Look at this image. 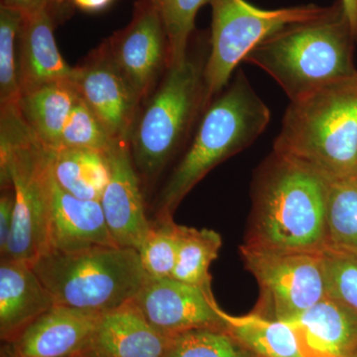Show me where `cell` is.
Listing matches in <instances>:
<instances>
[{
  "label": "cell",
  "mask_w": 357,
  "mask_h": 357,
  "mask_svg": "<svg viewBox=\"0 0 357 357\" xmlns=\"http://www.w3.org/2000/svg\"><path fill=\"white\" fill-rule=\"evenodd\" d=\"M328 184L310 167L273 151L255 174L245 243L281 250H321L328 244Z\"/></svg>",
  "instance_id": "cell-1"
},
{
  "label": "cell",
  "mask_w": 357,
  "mask_h": 357,
  "mask_svg": "<svg viewBox=\"0 0 357 357\" xmlns=\"http://www.w3.org/2000/svg\"><path fill=\"white\" fill-rule=\"evenodd\" d=\"M357 38L337 0L323 15L286 26L257 45L244 62L273 77L290 102L357 74Z\"/></svg>",
  "instance_id": "cell-2"
},
{
  "label": "cell",
  "mask_w": 357,
  "mask_h": 357,
  "mask_svg": "<svg viewBox=\"0 0 357 357\" xmlns=\"http://www.w3.org/2000/svg\"><path fill=\"white\" fill-rule=\"evenodd\" d=\"M274 152L328 182L357 177V74L290 102Z\"/></svg>",
  "instance_id": "cell-3"
},
{
  "label": "cell",
  "mask_w": 357,
  "mask_h": 357,
  "mask_svg": "<svg viewBox=\"0 0 357 357\" xmlns=\"http://www.w3.org/2000/svg\"><path fill=\"white\" fill-rule=\"evenodd\" d=\"M271 114L243 72L204 110L189 149L157 199V217H173L181 202L218 164L243 151L267 128Z\"/></svg>",
  "instance_id": "cell-4"
},
{
  "label": "cell",
  "mask_w": 357,
  "mask_h": 357,
  "mask_svg": "<svg viewBox=\"0 0 357 357\" xmlns=\"http://www.w3.org/2000/svg\"><path fill=\"white\" fill-rule=\"evenodd\" d=\"M0 126V182L14 197L13 234L1 258L32 265L48 251L53 149L35 136L17 107L1 109Z\"/></svg>",
  "instance_id": "cell-5"
},
{
  "label": "cell",
  "mask_w": 357,
  "mask_h": 357,
  "mask_svg": "<svg viewBox=\"0 0 357 357\" xmlns=\"http://www.w3.org/2000/svg\"><path fill=\"white\" fill-rule=\"evenodd\" d=\"M32 267L56 305L95 314L128 304L148 279L138 251L121 246L45 253Z\"/></svg>",
  "instance_id": "cell-6"
},
{
  "label": "cell",
  "mask_w": 357,
  "mask_h": 357,
  "mask_svg": "<svg viewBox=\"0 0 357 357\" xmlns=\"http://www.w3.org/2000/svg\"><path fill=\"white\" fill-rule=\"evenodd\" d=\"M206 58L190 54L169 66L156 91L138 112L129 136L139 176L155 178L177 152L202 110L206 109Z\"/></svg>",
  "instance_id": "cell-7"
},
{
  "label": "cell",
  "mask_w": 357,
  "mask_h": 357,
  "mask_svg": "<svg viewBox=\"0 0 357 357\" xmlns=\"http://www.w3.org/2000/svg\"><path fill=\"white\" fill-rule=\"evenodd\" d=\"M210 53L204 68L206 105L227 88L239 63L257 45L286 26L314 20L328 6L307 4L262 9L246 0H211Z\"/></svg>",
  "instance_id": "cell-8"
},
{
  "label": "cell",
  "mask_w": 357,
  "mask_h": 357,
  "mask_svg": "<svg viewBox=\"0 0 357 357\" xmlns=\"http://www.w3.org/2000/svg\"><path fill=\"white\" fill-rule=\"evenodd\" d=\"M241 253L259 286L256 314L289 321L326 297L321 250H281L244 243Z\"/></svg>",
  "instance_id": "cell-9"
},
{
  "label": "cell",
  "mask_w": 357,
  "mask_h": 357,
  "mask_svg": "<svg viewBox=\"0 0 357 357\" xmlns=\"http://www.w3.org/2000/svg\"><path fill=\"white\" fill-rule=\"evenodd\" d=\"M103 45L141 102L147 100L170 65L165 27L151 0H139L130 23Z\"/></svg>",
  "instance_id": "cell-10"
},
{
  "label": "cell",
  "mask_w": 357,
  "mask_h": 357,
  "mask_svg": "<svg viewBox=\"0 0 357 357\" xmlns=\"http://www.w3.org/2000/svg\"><path fill=\"white\" fill-rule=\"evenodd\" d=\"M131 303L167 337L197 328H225L213 294L173 278L148 277Z\"/></svg>",
  "instance_id": "cell-11"
},
{
  "label": "cell",
  "mask_w": 357,
  "mask_h": 357,
  "mask_svg": "<svg viewBox=\"0 0 357 357\" xmlns=\"http://www.w3.org/2000/svg\"><path fill=\"white\" fill-rule=\"evenodd\" d=\"M73 86L115 141H128L140 109V98L131 88L105 45L84 65L75 68Z\"/></svg>",
  "instance_id": "cell-12"
},
{
  "label": "cell",
  "mask_w": 357,
  "mask_h": 357,
  "mask_svg": "<svg viewBox=\"0 0 357 357\" xmlns=\"http://www.w3.org/2000/svg\"><path fill=\"white\" fill-rule=\"evenodd\" d=\"M107 155L110 177L100 201L105 222L116 245L137 250L151 220L145 211L140 176L128 141H117Z\"/></svg>",
  "instance_id": "cell-13"
},
{
  "label": "cell",
  "mask_w": 357,
  "mask_h": 357,
  "mask_svg": "<svg viewBox=\"0 0 357 357\" xmlns=\"http://www.w3.org/2000/svg\"><path fill=\"white\" fill-rule=\"evenodd\" d=\"M100 314L54 305L6 344V357H77Z\"/></svg>",
  "instance_id": "cell-14"
},
{
  "label": "cell",
  "mask_w": 357,
  "mask_h": 357,
  "mask_svg": "<svg viewBox=\"0 0 357 357\" xmlns=\"http://www.w3.org/2000/svg\"><path fill=\"white\" fill-rule=\"evenodd\" d=\"M172 337L155 330L130 301L100 314L77 357H162Z\"/></svg>",
  "instance_id": "cell-15"
},
{
  "label": "cell",
  "mask_w": 357,
  "mask_h": 357,
  "mask_svg": "<svg viewBox=\"0 0 357 357\" xmlns=\"http://www.w3.org/2000/svg\"><path fill=\"white\" fill-rule=\"evenodd\" d=\"M98 246H119L110 234L102 204L73 196L63 190L52 176L46 253L77 252Z\"/></svg>",
  "instance_id": "cell-16"
},
{
  "label": "cell",
  "mask_w": 357,
  "mask_h": 357,
  "mask_svg": "<svg viewBox=\"0 0 357 357\" xmlns=\"http://www.w3.org/2000/svg\"><path fill=\"white\" fill-rule=\"evenodd\" d=\"M55 304L29 263L1 258L0 337L8 344Z\"/></svg>",
  "instance_id": "cell-17"
},
{
  "label": "cell",
  "mask_w": 357,
  "mask_h": 357,
  "mask_svg": "<svg viewBox=\"0 0 357 357\" xmlns=\"http://www.w3.org/2000/svg\"><path fill=\"white\" fill-rule=\"evenodd\" d=\"M74 70L56 44L52 9L24 17L18 37L21 93L44 84L72 83Z\"/></svg>",
  "instance_id": "cell-18"
},
{
  "label": "cell",
  "mask_w": 357,
  "mask_h": 357,
  "mask_svg": "<svg viewBox=\"0 0 357 357\" xmlns=\"http://www.w3.org/2000/svg\"><path fill=\"white\" fill-rule=\"evenodd\" d=\"M286 323L299 333L307 357L357 351V314L330 296Z\"/></svg>",
  "instance_id": "cell-19"
},
{
  "label": "cell",
  "mask_w": 357,
  "mask_h": 357,
  "mask_svg": "<svg viewBox=\"0 0 357 357\" xmlns=\"http://www.w3.org/2000/svg\"><path fill=\"white\" fill-rule=\"evenodd\" d=\"M77 98L72 83H53L23 91L17 107L35 136L45 146L56 150Z\"/></svg>",
  "instance_id": "cell-20"
},
{
  "label": "cell",
  "mask_w": 357,
  "mask_h": 357,
  "mask_svg": "<svg viewBox=\"0 0 357 357\" xmlns=\"http://www.w3.org/2000/svg\"><path fill=\"white\" fill-rule=\"evenodd\" d=\"M225 330L257 357H307L299 333L286 321L253 312L234 316L218 307Z\"/></svg>",
  "instance_id": "cell-21"
},
{
  "label": "cell",
  "mask_w": 357,
  "mask_h": 357,
  "mask_svg": "<svg viewBox=\"0 0 357 357\" xmlns=\"http://www.w3.org/2000/svg\"><path fill=\"white\" fill-rule=\"evenodd\" d=\"M52 171L63 190L86 201L100 202L110 177L107 153L89 149H53Z\"/></svg>",
  "instance_id": "cell-22"
},
{
  "label": "cell",
  "mask_w": 357,
  "mask_h": 357,
  "mask_svg": "<svg viewBox=\"0 0 357 357\" xmlns=\"http://www.w3.org/2000/svg\"><path fill=\"white\" fill-rule=\"evenodd\" d=\"M222 245V236L215 230L178 225L177 260L172 278L213 294L210 267Z\"/></svg>",
  "instance_id": "cell-23"
},
{
  "label": "cell",
  "mask_w": 357,
  "mask_h": 357,
  "mask_svg": "<svg viewBox=\"0 0 357 357\" xmlns=\"http://www.w3.org/2000/svg\"><path fill=\"white\" fill-rule=\"evenodd\" d=\"M328 244L357 250V177L328 184Z\"/></svg>",
  "instance_id": "cell-24"
},
{
  "label": "cell",
  "mask_w": 357,
  "mask_h": 357,
  "mask_svg": "<svg viewBox=\"0 0 357 357\" xmlns=\"http://www.w3.org/2000/svg\"><path fill=\"white\" fill-rule=\"evenodd\" d=\"M24 14L0 6V105L1 109L17 107L21 96L18 74V37Z\"/></svg>",
  "instance_id": "cell-25"
},
{
  "label": "cell",
  "mask_w": 357,
  "mask_h": 357,
  "mask_svg": "<svg viewBox=\"0 0 357 357\" xmlns=\"http://www.w3.org/2000/svg\"><path fill=\"white\" fill-rule=\"evenodd\" d=\"M178 225L173 217L152 220L146 236L137 249L148 277L172 278L178 248Z\"/></svg>",
  "instance_id": "cell-26"
},
{
  "label": "cell",
  "mask_w": 357,
  "mask_h": 357,
  "mask_svg": "<svg viewBox=\"0 0 357 357\" xmlns=\"http://www.w3.org/2000/svg\"><path fill=\"white\" fill-rule=\"evenodd\" d=\"M162 357H257L225 328H197L171 338Z\"/></svg>",
  "instance_id": "cell-27"
},
{
  "label": "cell",
  "mask_w": 357,
  "mask_h": 357,
  "mask_svg": "<svg viewBox=\"0 0 357 357\" xmlns=\"http://www.w3.org/2000/svg\"><path fill=\"white\" fill-rule=\"evenodd\" d=\"M158 9L168 37L170 65L187 57L195 31V21L201 7L211 0H151ZM169 65V66H170Z\"/></svg>",
  "instance_id": "cell-28"
},
{
  "label": "cell",
  "mask_w": 357,
  "mask_h": 357,
  "mask_svg": "<svg viewBox=\"0 0 357 357\" xmlns=\"http://www.w3.org/2000/svg\"><path fill=\"white\" fill-rule=\"evenodd\" d=\"M321 258L326 295L357 314V251L326 245Z\"/></svg>",
  "instance_id": "cell-29"
},
{
  "label": "cell",
  "mask_w": 357,
  "mask_h": 357,
  "mask_svg": "<svg viewBox=\"0 0 357 357\" xmlns=\"http://www.w3.org/2000/svg\"><path fill=\"white\" fill-rule=\"evenodd\" d=\"M116 142L79 96L66 121L56 150L76 148L107 153Z\"/></svg>",
  "instance_id": "cell-30"
},
{
  "label": "cell",
  "mask_w": 357,
  "mask_h": 357,
  "mask_svg": "<svg viewBox=\"0 0 357 357\" xmlns=\"http://www.w3.org/2000/svg\"><path fill=\"white\" fill-rule=\"evenodd\" d=\"M4 191L0 198V253L6 255L13 234L14 222V197L11 188Z\"/></svg>",
  "instance_id": "cell-31"
},
{
  "label": "cell",
  "mask_w": 357,
  "mask_h": 357,
  "mask_svg": "<svg viewBox=\"0 0 357 357\" xmlns=\"http://www.w3.org/2000/svg\"><path fill=\"white\" fill-rule=\"evenodd\" d=\"M1 4L17 9L27 17L46 9H53L57 0H1Z\"/></svg>",
  "instance_id": "cell-32"
},
{
  "label": "cell",
  "mask_w": 357,
  "mask_h": 357,
  "mask_svg": "<svg viewBox=\"0 0 357 357\" xmlns=\"http://www.w3.org/2000/svg\"><path fill=\"white\" fill-rule=\"evenodd\" d=\"M86 13H98L107 8L112 0H66Z\"/></svg>",
  "instance_id": "cell-33"
},
{
  "label": "cell",
  "mask_w": 357,
  "mask_h": 357,
  "mask_svg": "<svg viewBox=\"0 0 357 357\" xmlns=\"http://www.w3.org/2000/svg\"><path fill=\"white\" fill-rule=\"evenodd\" d=\"M344 6L347 20L351 23L352 30L357 38V0H340Z\"/></svg>",
  "instance_id": "cell-34"
},
{
  "label": "cell",
  "mask_w": 357,
  "mask_h": 357,
  "mask_svg": "<svg viewBox=\"0 0 357 357\" xmlns=\"http://www.w3.org/2000/svg\"><path fill=\"white\" fill-rule=\"evenodd\" d=\"M335 357H357V351L349 352V354H344V356H335Z\"/></svg>",
  "instance_id": "cell-35"
},
{
  "label": "cell",
  "mask_w": 357,
  "mask_h": 357,
  "mask_svg": "<svg viewBox=\"0 0 357 357\" xmlns=\"http://www.w3.org/2000/svg\"><path fill=\"white\" fill-rule=\"evenodd\" d=\"M66 0H57V4L63 3V2H65Z\"/></svg>",
  "instance_id": "cell-36"
},
{
  "label": "cell",
  "mask_w": 357,
  "mask_h": 357,
  "mask_svg": "<svg viewBox=\"0 0 357 357\" xmlns=\"http://www.w3.org/2000/svg\"><path fill=\"white\" fill-rule=\"evenodd\" d=\"M357 251V250H356Z\"/></svg>",
  "instance_id": "cell-37"
}]
</instances>
